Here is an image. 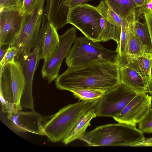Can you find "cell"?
I'll return each instance as SVG.
<instances>
[{
  "label": "cell",
  "instance_id": "cell-1",
  "mask_svg": "<svg viewBox=\"0 0 152 152\" xmlns=\"http://www.w3.org/2000/svg\"><path fill=\"white\" fill-rule=\"evenodd\" d=\"M121 83L120 68L117 63L105 60L68 68L55 80L57 88L70 91L89 89L106 92Z\"/></svg>",
  "mask_w": 152,
  "mask_h": 152
},
{
  "label": "cell",
  "instance_id": "cell-2",
  "mask_svg": "<svg viewBox=\"0 0 152 152\" xmlns=\"http://www.w3.org/2000/svg\"><path fill=\"white\" fill-rule=\"evenodd\" d=\"M98 126L85 132L80 140L89 146L137 147L145 140L143 133L136 126L123 123Z\"/></svg>",
  "mask_w": 152,
  "mask_h": 152
},
{
  "label": "cell",
  "instance_id": "cell-3",
  "mask_svg": "<svg viewBox=\"0 0 152 152\" xmlns=\"http://www.w3.org/2000/svg\"><path fill=\"white\" fill-rule=\"evenodd\" d=\"M99 99L79 101L69 104L50 116L43 124L45 136L53 142L63 140L71 132L79 119L97 104Z\"/></svg>",
  "mask_w": 152,
  "mask_h": 152
},
{
  "label": "cell",
  "instance_id": "cell-4",
  "mask_svg": "<svg viewBox=\"0 0 152 152\" xmlns=\"http://www.w3.org/2000/svg\"><path fill=\"white\" fill-rule=\"evenodd\" d=\"M46 1L35 0L32 9L23 14L20 29L11 45L17 49L15 61L35 47L41 27Z\"/></svg>",
  "mask_w": 152,
  "mask_h": 152
},
{
  "label": "cell",
  "instance_id": "cell-5",
  "mask_svg": "<svg viewBox=\"0 0 152 152\" xmlns=\"http://www.w3.org/2000/svg\"><path fill=\"white\" fill-rule=\"evenodd\" d=\"M115 51L107 49L86 37H77L65 58L68 68L81 67L93 62L105 60L116 62Z\"/></svg>",
  "mask_w": 152,
  "mask_h": 152
},
{
  "label": "cell",
  "instance_id": "cell-6",
  "mask_svg": "<svg viewBox=\"0 0 152 152\" xmlns=\"http://www.w3.org/2000/svg\"><path fill=\"white\" fill-rule=\"evenodd\" d=\"M102 15L96 7L82 3L70 8L67 22L79 30L87 38L100 42Z\"/></svg>",
  "mask_w": 152,
  "mask_h": 152
},
{
  "label": "cell",
  "instance_id": "cell-7",
  "mask_svg": "<svg viewBox=\"0 0 152 152\" xmlns=\"http://www.w3.org/2000/svg\"><path fill=\"white\" fill-rule=\"evenodd\" d=\"M138 94L121 83L106 92L96 105L97 117L117 116Z\"/></svg>",
  "mask_w": 152,
  "mask_h": 152
},
{
  "label": "cell",
  "instance_id": "cell-8",
  "mask_svg": "<svg viewBox=\"0 0 152 152\" xmlns=\"http://www.w3.org/2000/svg\"><path fill=\"white\" fill-rule=\"evenodd\" d=\"M44 34L39 33L35 47L27 54L18 60L23 67L25 78V86L20 100L22 108L34 110L32 93L34 76L41 58V51Z\"/></svg>",
  "mask_w": 152,
  "mask_h": 152
},
{
  "label": "cell",
  "instance_id": "cell-9",
  "mask_svg": "<svg viewBox=\"0 0 152 152\" xmlns=\"http://www.w3.org/2000/svg\"><path fill=\"white\" fill-rule=\"evenodd\" d=\"M76 32V28L73 27L59 36L60 42L58 48L51 56L44 61L41 69L42 76L48 83H51L58 76L63 60L77 37Z\"/></svg>",
  "mask_w": 152,
  "mask_h": 152
},
{
  "label": "cell",
  "instance_id": "cell-10",
  "mask_svg": "<svg viewBox=\"0 0 152 152\" xmlns=\"http://www.w3.org/2000/svg\"><path fill=\"white\" fill-rule=\"evenodd\" d=\"M152 96L138 94L113 119L118 123L136 126L144 118L151 106Z\"/></svg>",
  "mask_w": 152,
  "mask_h": 152
},
{
  "label": "cell",
  "instance_id": "cell-11",
  "mask_svg": "<svg viewBox=\"0 0 152 152\" xmlns=\"http://www.w3.org/2000/svg\"><path fill=\"white\" fill-rule=\"evenodd\" d=\"M0 10V45L10 46L20 29L23 15L20 9Z\"/></svg>",
  "mask_w": 152,
  "mask_h": 152
},
{
  "label": "cell",
  "instance_id": "cell-12",
  "mask_svg": "<svg viewBox=\"0 0 152 152\" xmlns=\"http://www.w3.org/2000/svg\"><path fill=\"white\" fill-rule=\"evenodd\" d=\"M7 118L12 128L18 132H28L40 135H45L43 118L35 111L20 110L7 114Z\"/></svg>",
  "mask_w": 152,
  "mask_h": 152
},
{
  "label": "cell",
  "instance_id": "cell-13",
  "mask_svg": "<svg viewBox=\"0 0 152 152\" xmlns=\"http://www.w3.org/2000/svg\"><path fill=\"white\" fill-rule=\"evenodd\" d=\"M0 96L2 111L7 114L16 112L14 103L9 64L0 69Z\"/></svg>",
  "mask_w": 152,
  "mask_h": 152
},
{
  "label": "cell",
  "instance_id": "cell-14",
  "mask_svg": "<svg viewBox=\"0 0 152 152\" xmlns=\"http://www.w3.org/2000/svg\"><path fill=\"white\" fill-rule=\"evenodd\" d=\"M9 66L14 103L16 111H18L23 109L20 102L25 86V78L22 66L19 61H15Z\"/></svg>",
  "mask_w": 152,
  "mask_h": 152
},
{
  "label": "cell",
  "instance_id": "cell-15",
  "mask_svg": "<svg viewBox=\"0 0 152 152\" xmlns=\"http://www.w3.org/2000/svg\"><path fill=\"white\" fill-rule=\"evenodd\" d=\"M109 7L122 18L131 24L142 14L133 0H105Z\"/></svg>",
  "mask_w": 152,
  "mask_h": 152
},
{
  "label": "cell",
  "instance_id": "cell-16",
  "mask_svg": "<svg viewBox=\"0 0 152 152\" xmlns=\"http://www.w3.org/2000/svg\"><path fill=\"white\" fill-rule=\"evenodd\" d=\"M131 24L126 27L127 42L126 55L118 64L119 68L122 67L129 58L137 57H144L152 59V50L141 43L133 35L132 31Z\"/></svg>",
  "mask_w": 152,
  "mask_h": 152
},
{
  "label": "cell",
  "instance_id": "cell-17",
  "mask_svg": "<svg viewBox=\"0 0 152 152\" xmlns=\"http://www.w3.org/2000/svg\"><path fill=\"white\" fill-rule=\"evenodd\" d=\"M71 0H49L48 18L57 30L68 23L70 10L68 5Z\"/></svg>",
  "mask_w": 152,
  "mask_h": 152
},
{
  "label": "cell",
  "instance_id": "cell-18",
  "mask_svg": "<svg viewBox=\"0 0 152 152\" xmlns=\"http://www.w3.org/2000/svg\"><path fill=\"white\" fill-rule=\"evenodd\" d=\"M57 30L49 22L45 29L42 42L41 51V59L44 61L48 60L54 53L60 42Z\"/></svg>",
  "mask_w": 152,
  "mask_h": 152
},
{
  "label": "cell",
  "instance_id": "cell-19",
  "mask_svg": "<svg viewBox=\"0 0 152 152\" xmlns=\"http://www.w3.org/2000/svg\"><path fill=\"white\" fill-rule=\"evenodd\" d=\"M121 83L138 94L148 93V88L140 75L127 66L120 68Z\"/></svg>",
  "mask_w": 152,
  "mask_h": 152
},
{
  "label": "cell",
  "instance_id": "cell-20",
  "mask_svg": "<svg viewBox=\"0 0 152 152\" xmlns=\"http://www.w3.org/2000/svg\"><path fill=\"white\" fill-rule=\"evenodd\" d=\"M152 63V59L144 57L131 58L126 60L122 67L127 66L136 71L140 75L149 88L151 83V71Z\"/></svg>",
  "mask_w": 152,
  "mask_h": 152
},
{
  "label": "cell",
  "instance_id": "cell-21",
  "mask_svg": "<svg viewBox=\"0 0 152 152\" xmlns=\"http://www.w3.org/2000/svg\"><path fill=\"white\" fill-rule=\"evenodd\" d=\"M96 105L90 109L78 121L71 132L62 140L65 145L76 140L79 139L86 132L87 127L91 125V120L97 117L96 112Z\"/></svg>",
  "mask_w": 152,
  "mask_h": 152
},
{
  "label": "cell",
  "instance_id": "cell-22",
  "mask_svg": "<svg viewBox=\"0 0 152 152\" xmlns=\"http://www.w3.org/2000/svg\"><path fill=\"white\" fill-rule=\"evenodd\" d=\"M96 7L102 17L111 24L121 27H126L130 24L126 20L115 13L105 0L101 1Z\"/></svg>",
  "mask_w": 152,
  "mask_h": 152
},
{
  "label": "cell",
  "instance_id": "cell-23",
  "mask_svg": "<svg viewBox=\"0 0 152 152\" xmlns=\"http://www.w3.org/2000/svg\"><path fill=\"white\" fill-rule=\"evenodd\" d=\"M101 28V42H105L113 39L117 44L119 43L120 38L121 27L111 24L102 16Z\"/></svg>",
  "mask_w": 152,
  "mask_h": 152
},
{
  "label": "cell",
  "instance_id": "cell-24",
  "mask_svg": "<svg viewBox=\"0 0 152 152\" xmlns=\"http://www.w3.org/2000/svg\"><path fill=\"white\" fill-rule=\"evenodd\" d=\"M131 29L134 37L152 50L151 39L146 23H142L136 20L132 24Z\"/></svg>",
  "mask_w": 152,
  "mask_h": 152
},
{
  "label": "cell",
  "instance_id": "cell-25",
  "mask_svg": "<svg viewBox=\"0 0 152 152\" xmlns=\"http://www.w3.org/2000/svg\"><path fill=\"white\" fill-rule=\"evenodd\" d=\"M73 95L80 100H93L99 99L106 92L105 91L94 89H78L70 91Z\"/></svg>",
  "mask_w": 152,
  "mask_h": 152
},
{
  "label": "cell",
  "instance_id": "cell-26",
  "mask_svg": "<svg viewBox=\"0 0 152 152\" xmlns=\"http://www.w3.org/2000/svg\"><path fill=\"white\" fill-rule=\"evenodd\" d=\"M138 124V129L143 133H152V107Z\"/></svg>",
  "mask_w": 152,
  "mask_h": 152
},
{
  "label": "cell",
  "instance_id": "cell-27",
  "mask_svg": "<svg viewBox=\"0 0 152 152\" xmlns=\"http://www.w3.org/2000/svg\"><path fill=\"white\" fill-rule=\"evenodd\" d=\"M17 53V49L13 46H10L6 53L0 61V67H5L11 63L15 61V58Z\"/></svg>",
  "mask_w": 152,
  "mask_h": 152
},
{
  "label": "cell",
  "instance_id": "cell-28",
  "mask_svg": "<svg viewBox=\"0 0 152 152\" xmlns=\"http://www.w3.org/2000/svg\"><path fill=\"white\" fill-rule=\"evenodd\" d=\"M23 0H0V9H21Z\"/></svg>",
  "mask_w": 152,
  "mask_h": 152
},
{
  "label": "cell",
  "instance_id": "cell-29",
  "mask_svg": "<svg viewBox=\"0 0 152 152\" xmlns=\"http://www.w3.org/2000/svg\"><path fill=\"white\" fill-rule=\"evenodd\" d=\"M143 14L149 29L152 43V10L145 8Z\"/></svg>",
  "mask_w": 152,
  "mask_h": 152
},
{
  "label": "cell",
  "instance_id": "cell-30",
  "mask_svg": "<svg viewBox=\"0 0 152 152\" xmlns=\"http://www.w3.org/2000/svg\"><path fill=\"white\" fill-rule=\"evenodd\" d=\"M35 0H23V4L20 9L23 14L29 12L33 8Z\"/></svg>",
  "mask_w": 152,
  "mask_h": 152
},
{
  "label": "cell",
  "instance_id": "cell-31",
  "mask_svg": "<svg viewBox=\"0 0 152 152\" xmlns=\"http://www.w3.org/2000/svg\"><path fill=\"white\" fill-rule=\"evenodd\" d=\"M92 0H71L68 5L70 8L86 2H88Z\"/></svg>",
  "mask_w": 152,
  "mask_h": 152
},
{
  "label": "cell",
  "instance_id": "cell-32",
  "mask_svg": "<svg viewBox=\"0 0 152 152\" xmlns=\"http://www.w3.org/2000/svg\"><path fill=\"white\" fill-rule=\"evenodd\" d=\"M10 46L6 44L0 45V61H1L6 53Z\"/></svg>",
  "mask_w": 152,
  "mask_h": 152
},
{
  "label": "cell",
  "instance_id": "cell-33",
  "mask_svg": "<svg viewBox=\"0 0 152 152\" xmlns=\"http://www.w3.org/2000/svg\"><path fill=\"white\" fill-rule=\"evenodd\" d=\"M137 6L139 7H141L145 6L148 1V0H133Z\"/></svg>",
  "mask_w": 152,
  "mask_h": 152
},
{
  "label": "cell",
  "instance_id": "cell-34",
  "mask_svg": "<svg viewBox=\"0 0 152 152\" xmlns=\"http://www.w3.org/2000/svg\"><path fill=\"white\" fill-rule=\"evenodd\" d=\"M144 7L145 9L152 10V1H148L144 6Z\"/></svg>",
  "mask_w": 152,
  "mask_h": 152
},
{
  "label": "cell",
  "instance_id": "cell-35",
  "mask_svg": "<svg viewBox=\"0 0 152 152\" xmlns=\"http://www.w3.org/2000/svg\"><path fill=\"white\" fill-rule=\"evenodd\" d=\"M146 143L148 146H152V137L147 139Z\"/></svg>",
  "mask_w": 152,
  "mask_h": 152
},
{
  "label": "cell",
  "instance_id": "cell-36",
  "mask_svg": "<svg viewBox=\"0 0 152 152\" xmlns=\"http://www.w3.org/2000/svg\"><path fill=\"white\" fill-rule=\"evenodd\" d=\"M148 93L152 96V83H151L149 87Z\"/></svg>",
  "mask_w": 152,
  "mask_h": 152
},
{
  "label": "cell",
  "instance_id": "cell-37",
  "mask_svg": "<svg viewBox=\"0 0 152 152\" xmlns=\"http://www.w3.org/2000/svg\"><path fill=\"white\" fill-rule=\"evenodd\" d=\"M151 83H152V63L151 68Z\"/></svg>",
  "mask_w": 152,
  "mask_h": 152
},
{
  "label": "cell",
  "instance_id": "cell-38",
  "mask_svg": "<svg viewBox=\"0 0 152 152\" xmlns=\"http://www.w3.org/2000/svg\"><path fill=\"white\" fill-rule=\"evenodd\" d=\"M151 107H152V102H151Z\"/></svg>",
  "mask_w": 152,
  "mask_h": 152
},
{
  "label": "cell",
  "instance_id": "cell-39",
  "mask_svg": "<svg viewBox=\"0 0 152 152\" xmlns=\"http://www.w3.org/2000/svg\"><path fill=\"white\" fill-rule=\"evenodd\" d=\"M148 1H152V0H148Z\"/></svg>",
  "mask_w": 152,
  "mask_h": 152
}]
</instances>
